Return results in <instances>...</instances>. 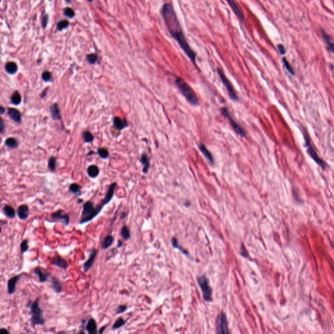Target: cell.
<instances>
[{
    "label": "cell",
    "mask_w": 334,
    "mask_h": 334,
    "mask_svg": "<svg viewBox=\"0 0 334 334\" xmlns=\"http://www.w3.org/2000/svg\"><path fill=\"white\" fill-rule=\"evenodd\" d=\"M5 127L3 119L0 117V133L3 132V131H5Z\"/></svg>",
    "instance_id": "7dc6e473"
},
{
    "label": "cell",
    "mask_w": 334,
    "mask_h": 334,
    "mask_svg": "<svg viewBox=\"0 0 334 334\" xmlns=\"http://www.w3.org/2000/svg\"><path fill=\"white\" fill-rule=\"evenodd\" d=\"M51 77H52L51 73L48 71H44L41 75V78L43 80V81L44 82H49L51 79Z\"/></svg>",
    "instance_id": "7bdbcfd3"
},
{
    "label": "cell",
    "mask_w": 334,
    "mask_h": 334,
    "mask_svg": "<svg viewBox=\"0 0 334 334\" xmlns=\"http://www.w3.org/2000/svg\"><path fill=\"white\" fill-rule=\"evenodd\" d=\"M46 90H47V89L44 90L42 92V93L41 94V98H43V97H44L46 96Z\"/></svg>",
    "instance_id": "f907efd6"
},
{
    "label": "cell",
    "mask_w": 334,
    "mask_h": 334,
    "mask_svg": "<svg viewBox=\"0 0 334 334\" xmlns=\"http://www.w3.org/2000/svg\"><path fill=\"white\" fill-rule=\"evenodd\" d=\"M48 21H49V16H48V15H45L44 16H43V18H42L41 25H42V27H43L44 29L46 28V26H47Z\"/></svg>",
    "instance_id": "f6af8a7d"
},
{
    "label": "cell",
    "mask_w": 334,
    "mask_h": 334,
    "mask_svg": "<svg viewBox=\"0 0 334 334\" xmlns=\"http://www.w3.org/2000/svg\"><path fill=\"white\" fill-rule=\"evenodd\" d=\"M5 69L6 72L9 75H15L18 71V65L15 62H10L6 63Z\"/></svg>",
    "instance_id": "44dd1931"
},
{
    "label": "cell",
    "mask_w": 334,
    "mask_h": 334,
    "mask_svg": "<svg viewBox=\"0 0 334 334\" xmlns=\"http://www.w3.org/2000/svg\"><path fill=\"white\" fill-rule=\"evenodd\" d=\"M97 250L93 249L91 251L89 258L87 260V261L84 264V270L85 272L88 271L92 267L93 263L95 262V260L97 257Z\"/></svg>",
    "instance_id": "8fae6325"
},
{
    "label": "cell",
    "mask_w": 334,
    "mask_h": 334,
    "mask_svg": "<svg viewBox=\"0 0 334 334\" xmlns=\"http://www.w3.org/2000/svg\"><path fill=\"white\" fill-rule=\"evenodd\" d=\"M197 283L202 293V297L204 301L209 302L211 301V289L210 285L209 280L205 275L197 277Z\"/></svg>",
    "instance_id": "8992f818"
},
{
    "label": "cell",
    "mask_w": 334,
    "mask_h": 334,
    "mask_svg": "<svg viewBox=\"0 0 334 334\" xmlns=\"http://www.w3.org/2000/svg\"><path fill=\"white\" fill-rule=\"evenodd\" d=\"M21 275H17L10 278L7 282V292L9 295L14 294L16 291V285L18 280L21 278Z\"/></svg>",
    "instance_id": "4fadbf2b"
},
{
    "label": "cell",
    "mask_w": 334,
    "mask_h": 334,
    "mask_svg": "<svg viewBox=\"0 0 334 334\" xmlns=\"http://www.w3.org/2000/svg\"><path fill=\"white\" fill-rule=\"evenodd\" d=\"M114 242V238L111 235H107L104 237L101 243V248L103 249H107L112 245Z\"/></svg>",
    "instance_id": "d4e9b609"
},
{
    "label": "cell",
    "mask_w": 334,
    "mask_h": 334,
    "mask_svg": "<svg viewBox=\"0 0 334 334\" xmlns=\"http://www.w3.org/2000/svg\"><path fill=\"white\" fill-rule=\"evenodd\" d=\"M114 126L118 130H122L127 126V122L125 119H122L119 117H115L113 120Z\"/></svg>",
    "instance_id": "cb8c5ba5"
},
{
    "label": "cell",
    "mask_w": 334,
    "mask_h": 334,
    "mask_svg": "<svg viewBox=\"0 0 334 334\" xmlns=\"http://www.w3.org/2000/svg\"><path fill=\"white\" fill-rule=\"evenodd\" d=\"M321 35H322V37L324 39V41H325V43H326L327 44V47H328V49L330 52H331L332 53H333V43L332 42V39L330 37V36L327 34V33L325 32V31L324 30H322L321 31Z\"/></svg>",
    "instance_id": "7402d4cb"
},
{
    "label": "cell",
    "mask_w": 334,
    "mask_h": 334,
    "mask_svg": "<svg viewBox=\"0 0 334 334\" xmlns=\"http://www.w3.org/2000/svg\"><path fill=\"white\" fill-rule=\"evenodd\" d=\"M56 158L54 157H51L49 159V163H48L49 169L51 171H54L55 170V169H56Z\"/></svg>",
    "instance_id": "60d3db41"
},
{
    "label": "cell",
    "mask_w": 334,
    "mask_h": 334,
    "mask_svg": "<svg viewBox=\"0 0 334 334\" xmlns=\"http://www.w3.org/2000/svg\"><path fill=\"white\" fill-rule=\"evenodd\" d=\"M86 59H87V61H88L90 64H94L97 62V56L95 54H90L87 56Z\"/></svg>",
    "instance_id": "b9f144b4"
},
{
    "label": "cell",
    "mask_w": 334,
    "mask_h": 334,
    "mask_svg": "<svg viewBox=\"0 0 334 334\" xmlns=\"http://www.w3.org/2000/svg\"><path fill=\"white\" fill-rule=\"evenodd\" d=\"M5 108H3L2 106H0V115L3 114L5 113Z\"/></svg>",
    "instance_id": "681fc988"
},
{
    "label": "cell",
    "mask_w": 334,
    "mask_h": 334,
    "mask_svg": "<svg viewBox=\"0 0 334 334\" xmlns=\"http://www.w3.org/2000/svg\"><path fill=\"white\" fill-rule=\"evenodd\" d=\"M65 1L67 2V3H70L71 2V0H65Z\"/></svg>",
    "instance_id": "11a10c76"
},
{
    "label": "cell",
    "mask_w": 334,
    "mask_h": 334,
    "mask_svg": "<svg viewBox=\"0 0 334 334\" xmlns=\"http://www.w3.org/2000/svg\"><path fill=\"white\" fill-rule=\"evenodd\" d=\"M221 112L223 114V116L225 118H226L227 119H228V121L229 122V123L231 125L232 128L233 129L234 131H235V132L238 135L240 136L241 137H243V138L246 137V132L244 131V129L235 121L234 119L232 118V116H230V114H229V110H227V109L226 107L221 108Z\"/></svg>",
    "instance_id": "ba28073f"
},
{
    "label": "cell",
    "mask_w": 334,
    "mask_h": 334,
    "mask_svg": "<svg viewBox=\"0 0 334 334\" xmlns=\"http://www.w3.org/2000/svg\"><path fill=\"white\" fill-rule=\"evenodd\" d=\"M126 323V321L125 320H123V318H119L118 320H116V321L114 322V325L112 326V329L113 330H116V329H119L121 328V327H122L123 326H124Z\"/></svg>",
    "instance_id": "836d02e7"
},
{
    "label": "cell",
    "mask_w": 334,
    "mask_h": 334,
    "mask_svg": "<svg viewBox=\"0 0 334 334\" xmlns=\"http://www.w3.org/2000/svg\"><path fill=\"white\" fill-rule=\"evenodd\" d=\"M116 187V183H113L109 186L108 191L107 193H106L104 198L102 200V202L100 203V204L95 207L94 210H93V211L92 212L91 214L86 220L85 223H89L90 221H92L93 219H95L99 214V213H101L103 208H104V206H106V204H108L111 201V200L112 199L113 196H114V190H115Z\"/></svg>",
    "instance_id": "277c9868"
},
{
    "label": "cell",
    "mask_w": 334,
    "mask_h": 334,
    "mask_svg": "<svg viewBox=\"0 0 334 334\" xmlns=\"http://www.w3.org/2000/svg\"><path fill=\"white\" fill-rule=\"evenodd\" d=\"M20 249H21V253L22 254L25 253L26 252L28 251V250L29 249L28 240V239L23 240V241L21 242V245H20Z\"/></svg>",
    "instance_id": "74e56055"
},
{
    "label": "cell",
    "mask_w": 334,
    "mask_h": 334,
    "mask_svg": "<svg viewBox=\"0 0 334 334\" xmlns=\"http://www.w3.org/2000/svg\"><path fill=\"white\" fill-rule=\"evenodd\" d=\"M5 144L7 147H8V148H9L15 149L18 146V140L15 138L9 137L6 139Z\"/></svg>",
    "instance_id": "4316f807"
},
{
    "label": "cell",
    "mask_w": 334,
    "mask_h": 334,
    "mask_svg": "<svg viewBox=\"0 0 334 334\" xmlns=\"http://www.w3.org/2000/svg\"><path fill=\"white\" fill-rule=\"evenodd\" d=\"M283 64H284V65L286 69L287 70V71H288L290 75H295V71H294V70H293V69L292 67V66L290 65V64L288 60H287L285 58H283Z\"/></svg>",
    "instance_id": "8d00e7d4"
},
{
    "label": "cell",
    "mask_w": 334,
    "mask_h": 334,
    "mask_svg": "<svg viewBox=\"0 0 334 334\" xmlns=\"http://www.w3.org/2000/svg\"><path fill=\"white\" fill-rule=\"evenodd\" d=\"M3 211L6 217L11 219H14L16 216V212L15 209L9 205H5L3 208Z\"/></svg>",
    "instance_id": "603a6c76"
},
{
    "label": "cell",
    "mask_w": 334,
    "mask_h": 334,
    "mask_svg": "<svg viewBox=\"0 0 334 334\" xmlns=\"http://www.w3.org/2000/svg\"><path fill=\"white\" fill-rule=\"evenodd\" d=\"M2 232V227H0V233Z\"/></svg>",
    "instance_id": "6f0895ef"
},
{
    "label": "cell",
    "mask_w": 334,
    "mask_h": 334,
    "mask_svg": "<svg viewBox=\"0 0 334 334\" xmlns=\"http://www.w3.org/2000/svg\"><path fill=\"white\" fill-rule=\"evenodd\" d=\"M217 73H218V75H219L220 78H221L223 84H224V86H225V88H226V89L227 90V92H228V94H229V97L233 101H235V102L238 101H239V97H238V95L236 94V92L234 88V87H233L232 84H231L230 81H229L228 78H227V77L225 75V73L223 72V71L221 69L217 68Z\"/></svg>",
    "instance_id": "52a82bcc"
},
{
    "label": "cell",
    "mask_w": 334,
    "mask_h": 334,
    "mask_svg": "<svg viewBox=\"0 0 334 334\" xmlns=\"http://www.w3.org/2000/svg\"><path fill=\"white\" fill-rule=\"evenodd\" d=\"M121 236L123 238V239L125 241L129 240L131 238V232L128 227L126 225H124L121 230Z\"/></svg>",
    "instance_id": "4dcf8cb0"
},
{
    "label": "cell",
    "mask_w": 334,
    "mask_h": 334,
    "mask_svg": "<svg viewBox=\"0 0 334 334\" xmlns=\"http://www.w3.org/2000/svg\"><path fill=\"white\" fill-rule=\"evenodd\" d=\"M97 323L95 319L90 318L86 324V330L90 334H95L97 332Z\"/></svg>",
    "instance_id": "ffe728a7"
},
{
    "label": "cell",
    "mask_w": 334,
    "mask_h": 334,
    "mask_svg": "<svg viewBox=\"0 0 334 334\" xmlns=\"http://www.w3.org/2000/svg\"><path fill=\"white\" fill-rule=\"evenodd\" d=\"M304 137L305 138V146L307 147V152L308 153V155L320 167H321L322 169H325L327 167V164L321 157H320L318 155L317 152L316 151L315 148H314L311 140L309 137V135L307 134V132H305L304 133Z\"/></svg>",
    "instance_id": "5b68a950"
},
{
    "label": "cell",
    "mask_w": 334,
    "mask_h": 334,
    "mask_svg": "<svg viewBox=\"0 0 334 334\" xmlns=\"http://www.w3.org/2000/svg\"><path fill=\"white\" fill-rule=\"evenodd\" d=\"M161 14L165 23L171 35L174 39H176V41L178 42L181 49L191 59L192 63L195 65L196 67H197L196 64L197 54L191 49L188 41H187L185 36L184 35V33L172 5L169 3L164 4L161 9Z\"/></svg>",
    "instance_id": "6da1fadb"
},
{
    "label": "cell",
    "mask_w": 334,
    "mask_h": 334,
    "mask_svg": "<svg viewBox=\"0 0 334 334\" xmlns=\"http://www.w3.org/2000/svg\"><path fill=\"white\" fill-rule=\"evenodd\" d=\"M50 112L51 114L52 118L54 120H60L61 119V114L58 107V105L56 103L52 104L50 107Z\"/></svg>",
    "instance_id": "d6986e66"
},
{
    "label": "cell",
    "mask_w": 334,
    "mask_h": 334,
    "mask_svg": "<svg viewBox=\"0 0 334 334\" xmlns=\"http://www.w3.org/2000/svg\"><path fill=\"white\" fill-rule=\"evenodd\" d=\"M81 186L77 183H72L69 186V191L75 195H79L81 194Z\"/></svg>",
    "instance_id": "d6a6232c"
},
{
    "label": "cell",
    "mask_w": 334,
    "mask_h": 334,
    "mask_svg": "<svg viewBox=\"0 0 334 334\" xmlns=\"http://www.w3.org/2000/svg\"><path fill=\"white\" fill-rule=\"evenodd\" d=\"M63 15L69 18H72L75 16V12L71 8L66 7L63 10Z\"/></svg>",
    "instance_id": "f35d334b"
},
{
    "label": "cell",
    "mask_w": 334,
    "mask_h": 334,
    "mask_svg": "<svg viewBox=\"0 0 334 334\" xmlns=\"http://www.w3.org/2000/svg\"><path fill=\"white\" fill-rule=\"evenodd\" d=\"M82 138H83L84 141L87 143L92 142L93 140V135L89 131H85L82 135Z\"/></svg>",
    "instance_id": "d590c367"
},
{
    "label": "cell",
    "mask_w": 334,
    "mask_h": 334,
    "mask_svg": "<svg viewBox=\"0 0 334 334\" xmlns=\"http://www.w3.org/2000/svg\"><path fill=\"white\" fill-rule=\"evenodd\" d=\"M198 148L200 150V151H201V153L203 154V155L205 157V158L208 160V162L211 164V165H213V163H214V159H213V157L212 155V154L211 153V152L207 149L206 147L205 146V145L202 143L198 145Z\"/></svg>",
    "instance_id": "2e32d148"
},
{
    "label": "cell",
    "mask_w": 334,
    "mask_h": 334,
    "mask_svg": "<svg viewBox=\"0 0 334 334\" xmlns=\"http://www.w3.org/2000/svg\"><path fill=\"white\" fill-rule=\"evenodd\" d=\"M34 273L35 275L38 276L40 283L46 282V281L48 280L49 276H50V273L43 271V270L40 268H39V267H37V268L34 269Z\"/></svg>",
    "instance_id": "ac0fdd59"
},
{
    "label": "cell",
    "mask_w": 334,
    "mask_h": 334,
    "mask_svg": "<svg viewBox=\"0 0 334 334\" xmlns=\"http://www.w3.org/2000/svg\"><path fill=\"white\" fill-rule=\"evenodd\" d=\"M140 162H141L144 165L143 172L146 173L147 172H148V169L150 167V163H149V161H148V158L145 154H143L141 156V158H140Z\"/></svg>",
    "instance_id": "1f68e13d"
},
{
    "label": "cell",
    "mask_w": 334,
    "mask_h": 334,
    "mask_svg": "<svg viewBox=\"0 0 334 334\" xmlns=\"http://www.w3.org/2000/svg\"><path fill=\"white\" fill-rule=\"evenodd\" d=\"M127 216H128V214H127L126 213H122L121 216H120V218H121L122 219H123L127 217Z\"/></svg>",
    "instance_id": "816d5d0a"
},
{
    "label": "cell",
    "mask_w": 334,
    "mask_h": 334,
    "mask_svg": "<svg viewBox=\"0 0 334 334\" xmlns=\"http://www.w3.org/2000/svg\"><path fill=\"white\" fill-rule=\"evenodd\" d=\"M88 174L91 178H96L99 174V168L96 165H91L88 169Z\"/></svg>",
    "instance_id": "f546056e"
},
{
    "label": "cell",
    "mask_w": 334,
    "mask_h": 334,
    "mask_svg": "<svg viewBox=\"0 0 334 334\" xmlns=\"http://www.w3.org/2000/svg\"><path fill=\"white\" fill-rule=\"evenodd\" d=\"M87 1H88V2H92L93 0H87Z\"/></svg>",
    "instance_id": "9f6ffc18"
},
{
    "label": "cell",
    "mask_w": 334,
    "mask_h": 334,
    "mask_svg": "<svg viewBox=\"0 0 334 334\" xmlns=\"http://www.w3.org/2000/svg\"><path fill=\"white\" fill-rule=\"evenodd\" d=\"M27 306H30L31 326L35 328L36 326L43 325L45 321L43 318V310L39 306V298H37L34 302H30Z\"/></svg>",
    "instance_id": "3957f363"
},
{
    "label": "cell",
    "mask_w": 334,
    "mask_h": 334,
    "mask_svg": "<svg viewBox=\"0 0 334 334\" xmlns=\"http://www.w3.org/2000/svg\"><path fill=\"white\" fill-rule=\"evenodd\" d=\"M216 332L217 333H229V326L226 314L223 312L219 313L216 321Z\"/></svg>",
    "instance_id": "9c48e42d"
},
{
    "label": "cell",
    "mask_w": 334,
    "mask_h": 334,
    "mask_svg": "<svg viewBox=\"0 0 334 334\" xmlns=\"http://www.w3.org/2000/svg\"><path fill=\"white\" fill-rule=\"evenodd\" d=\"M171 243H172V246H173V248H175V249H177L179 250L180 251H181L183 254H184V255H185V256H187V257H189V253H188V251H187L186 250H185L184 249H183L181 246L178 245V239H177L175 237H174V238H172V239H171Z\"/></svg>",
    "instance_id": "83f0119b"
},
{
    "label": "cell",
    "mask_w": 334,
    "mask_h": 334,
    "mask_svg": "<svg viewBox=\"0 0 334 334\" xmlns=\"http://www.w3.org/2000/svg\"><path fill=\"white\" fill-rule=\"evenodd\" d=\"M0 2H1V0H0Z\"/></svg>",
    "instance_id": "680465c9"
},
{
    "label": "cell",
    "mask_w": 334,
    "mask_h": 334,
    "mask_svg": "<svg viewBox=\"0 0 334 334\" xmlns=\"http://www.w3.org/2000/svg\"><path fill=\"white\" fill-rule=\"evenodd\" d=\"M123 245V243L120 241V240H119L118 241V248H121V247Z\"/></svg>",
    "instance_id": "f5cc1de1"
},
{
    "label": "cell",
    "mask_w": 334,
    "mask_h": 334,
    "mask_svg": "<svg viewBox=\"0 0 334 334\" xmlns=\"http://www.w3.org/2000/svg\"><path fill=\"white\" fill-rule=\"evenodd\" d=\"M277 48H278V50H279V52H280V54H281L284 55V54H286V50H285V47H284V46H283V45H282V44H279V45L277 46Z\"/></svg>",
    "instance_id": "bcb514c9"
},
{
    "label": "cell",
    "mask_w": 334,
    "mask_h": 334,
    "mask_svg": "<svg viewBox=\"0 0 334 334\" xmlns=\"http://www.w3.org/2000/svg\"><path fill=\"white\" fill-rule=\"evenodd\" d=\"M106 328V326H104V327H103V328H101V330H99V333H103V331L104 330V328Z\"/></svg>",
    "instance_id": "db71d44e"
},
{
    "label": "cell",
    "mask_w": 334,
    "mask_h": 334,
    "mask_svg": "<svg viewBox=\"0 0 334 334\" xmlns=\"http://www.w3.org/2000/svg\"><path fill=\"white\" fill-rule=\"evenodd\" d=\"M52 289L55 291L56 293L59 294L62 291V285L60 283L58 279H57L56 277H53L52 279Z\"/></svg>",
    "instance_id": "484cf974"
},
{
    "label": "cell",
    "mask_w": 334,
    "mask_h": 334,
    "mask_svg": "<svg viewBox=\"0 0 334 334\" xmlns=\"http://www.w3.org/2000/svg\"><path fill=\"white\" fill-rule=\"evenodd\" d=\"M69 24V22L67 21V20H62V21H59L57 24V30L59 31H62L63 30L67 28Z\"/></svg>",
    "instance_id": "e575fe53"
},
{
    "label": "cell",
    "mask_w": 334,
    "mask_h": 334,
    "mask_svg": "<svg viewBox=\"0 0 334 334\" xmlns=\"http://www.w3.org/2000/svg\"><path fill=\"white\" fill-rule=\"evenodd\" d=\"M97 153L103 159H106L109 157V151L104 148H99L97 150Z\"/></svg>",
    "instance_id": "ab89813d"
},
{
    "label": "cell",
    "mask_w": 334,
    "mask_h": 334,
    "mask_svg": "<svg viewBox=\"0 0 334 334\" xmlns=\"http://www.w3.org/2000/svg\"><path fill=\"white\" fill-rule=\"evenodd\" d=\"M127 309H128V306L126 305H121L118 307V309L116 310V314H121L124 313Z\"/></svg>",
    "instance_id": "ee69618b"
},
{
    "label": "cell",
    "mask_w": 334,
    "mask_h": 334,
    "mask_svg": "<svg viewBox=\"0 0 334 334\" xmlns=\"http://www.w3.org/2000/svg\"><path fill=\"white\" fill-rule=\"evenodd\" d=\"M17 215L21 220H26L29 216V207L26 204H22L18 207L17 210Z\"/></svg>",
    "instance_id": "9a60e30c"
},
{
    "label": "cell",
    "mask_w": 334,
    "mask_h": 334,
    "mask_svg": "<svg viewBox=\"0 0 334 334\" xmlns=\"http://www.w3.org/2000/svg\"><path fill=\"white\" fill-rule=\"evenodd\" d=\"M51 218L53 220H57L63 223L64 225L67 226L70 222L69 216L67 213H65L64 211L62 210H59L51 214Z\"/></svg>",
    "instance_id": "30bf717a"
},
{
    "label": "cell",
    "mask_w": 334,
    "mask_h": 334,
    "mask_svg": "<svg viewBox=\"0 0 334 334\" xmlns=\"http://www.w3.org/2000/svg\"><path fill=\"white\" fill-rule=\"evenodd\" d=\"M175 83L189 104L193 106H197L199 104V100L195 92L183 78L178 77L176 79Z\"/></svg>",
    "instance_id": "7a4b0ae2"
},
{
    "label": "cell",
    "mask_w": 334,
    "mask_h": 334,
    "mask_svg": "<svg viewBox=\"0 0 334 334\" xmlns=\"http://www.w3.org/2000/svg\"><path fill=\"white\" fill-rule=\"evenodd\" d=\"M226 1L229 4L231 9L233 10L234 12L235 15L237 16L238 19L240 21L243 22L245 20L244 16L243 15V12H242L241 9L239 8V7L238 6L236 2H235V0H226Z\"/></svg>",
    "instance_id": "7c38bea8"
},
{
    "label": "cell",
    "mask_w": 334,
    "mask_h": 334,
    "mask_svg": "<svg viewBox=\"0 0 334 334\" xmlns=\"http://www.w3.org/2000/svg\"><path fill=\"white\" fill-rule=\"evenodd\" d=\"M11 103L14 105H18L21 104L22 101V97H21V94L18 93V91H15L14 93H13V94L12 95L11 97Z\"/></svg>",
    "instance_id": "f1b7e54d"
},
{
    "label": "cell",
    "mask_w": 334,
    "mask_h": 334,
    "mask_svg": "<svg viewBox=\"0 0 334 334\" xmlns=\"http://www.w3.org/2000/svg\"><path fill=\"white\" fill-rule=\"evenodd\" d=\"M8 334L9 333V332L5 329V328H1L0 329V334Z\"/></svg>",
    "instance_id": "c3c4849f"
},
{
    "label": "cell",
    "mask_w": 334,
    "mask_h": 334,
    "mask_svg": "<svg viewBox=\"0 0 334 334\" xmlns=\"http://www.w3.org/2000/svg\"><path fill=\"white\" fill-rule=\"evenodd\" d=\"M8 116L9 118L18 123H21L22 122L21 119V114L16 109H8Z\"/></svg>",
    "instance_id": "e0dca14e"
},
{
    "label": "cell",
    "mask_w": 334,
    "mask_h": 334,
    "mask_svg": "<svg viewBox=\"0 0 334 334\" xmlns=\"http://www.w3.org/2000/svg\"><path fill=\"white\" fill-rule=\"evenodd\" d=\"M51 264L52 265L56 266L59 267V268H61L64 269V270H66L67 268H68V266H69L67 262L65 259H63V258H62L61 257L59 256V255L55 256L54 258L52 259Z\"/></svg>",
    "instance_id": "5bb4252c"
}]
</instances>
